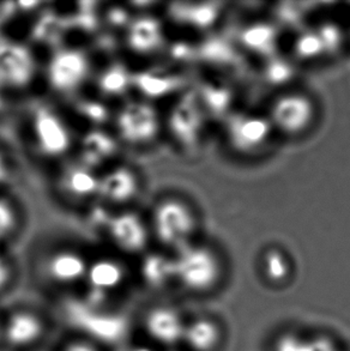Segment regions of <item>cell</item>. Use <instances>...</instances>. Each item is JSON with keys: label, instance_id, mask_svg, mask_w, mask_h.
Wrapping results in <instances>:
<instances>
[{"label": "cell", "instance_id": "cb8c5ba5", "mask_svg": "<svg viewBox=\"0 0 350 351\" xmlns=\"http://www.w3.org/2000/svg\"><path fill=\"white\" fill-rule=\"evenodd\" d=\"M222 339L218 324L210 318L194 319L186 324L184 341L192 351H215Z\"/></svg>", "mask_w": 350, "mask_h": 351}, {"label": "cell", "instance_id": "7a4b0ae2", "mask_svg": "<svg viewBox=\"0 0 350 351\" xmlns=\"http://www.w3.org/2000/svg\"><path fill=\"white\" fill-rule=\"evenodd\" d=\"M174 264L175 280L192 293L211 291L222 278V259L207 243L196 241L175 253Z\"/></svg>", "mask_w": 350, "mask_h": 351}, {"label": "cell", "instance_id": "484cf974", "mask_svg": "<svg viewBox=\"0 0 350 351\" xmlns=\"http://www.w3.org/2000/svg\"><path fill=\"white\" fill-rule=\"evenodd\" d=\"M142 276L152 288H162L175 280L174 256L162 253L148 254L142 263Z\"/></svg>", "mask_w": 350, "mask_h": 351}, {"label": "cell", "instance_id": "3957f363", "mask_svg": "<svg viewBox=\"0 0 350 351\" xmlns=\"http://www.w3.org/2000/svg\"><path fill=\"white\" fill-rule=\"evenodd\" d=\"M208 117L194 88L179 94L167 117V130L172 141L186 154L198 152L209 128Z\"/></svg>", "mask_w": 350, "mask_h": 351}, {"label": "cell", "instance_id": "4fadbf2b", "mask_svg": "<svg viewBox=\"0 0 350 351\" xmlns=\"http://www.w3.org/2000/svg\"><path fill=\"white\" fill-rule=\"evenodd\" d=\"M141 176L133 168L115 167L100 176L99 198L106 206H124L141 193Z\"/></svg>", "mask_w": 350, "mask_h": 351}, {"label": "cell", "instance_id": "7c38bea8", "mask_svg": "<svg viewBox=\"0 0 350 351\" xmlns=\"http://www.w3.org/2000/svg\"><path fill=\"white\" fill-rule=\"evenodd\" d=\"M104 229L110 241L120 251L130 254H138L145 251L152 234L144 219L133 211H125L110 216Z\"/></svg>", "mask_w": 350, "mask_h": 351}, {"label": "cell", "instance_id": "8d00e7d4", "mask_svg": "<svg viewBox=\"0 0 350 351\" xmlns=\"http://www.w3.org/2000/svg\"><path fill=\"white\" fill-rule=\"evenodd\" d=\"M64 351H99L93 344L86 342H75L69 344Z\"/></svg>", "mask_w": 350, "mask_h": 351}, {"label": "cell", "instance_id": "d6986e66", "mask_svg": "<svg viewBox=\"0 0 350 351\" xmlns=\"http://www.w3.org/2000/svg\"><path fill=\"white\" fill-rule=\"evenodd\" d=\"M118 149V142L112 134L94 128L81 141L78 162L96 171L117 156Z\"/></svg>", "mask_w": 350, "mask_h": 351}, {"label": "cell", "instance_id": "ac0fdd59", "mask_svg": "<svg viewBox=\"0 0 350 351\" xmlns=\"http://www.w3.org/2000/svg\"><path fill=\"white\" fill-rule=\"evenodd\" d=\"M194 89L210 123L220 120L223 123L237 110H234L235 94L228 83L207 81Z\"/></svg>", "mask_w": 350, "mask_h": 351}, {"label": "cell", "instance_id": "e0dca14e", "mask_svg": "<svg viewBox=\"0 0 350 351\" xmlns=\"http://www.w3.org/2000/svg\"><path fill=\"white\" fill-rule=\"evenodd\" d=\"M186 78L183 75L168 71H142L132 77V88L147 99L155 100L173 94H181L186 88Z\"/></svg>", "mask_w": 350, "mask_h": 351}, {"label": "cell", "instance_id": "8fae6325", "mask_svg": "<svg viewBox=\"0 0 350 351\" xmlns=\"http://www.w3.org/2000/svg\"><path fill=\"white\" fill-rule=\"evenodd\" d=\"M69 315L77 328L104 342H117L128 330L126 320L121 315L97 312L90 304H72L69 306Z\"/></svg>", "mask_w": 350, "mask_h": 351}, {"label": "cell", "instance_id": "1f68e13d", "mask_svg": "<svg viewBox=\"0 0 350 351\" xmlns=\"http://www.w3.org/2000/svg\"><path fill=\"white\" fill-rule=\"evenodd\" d=\"M65 29L64 21L57 14L46 12L33 30V38L40 43H54L62 30Z\"/></svg>", "mask_w": 350, "mask_h": 351}, {"label": "cell", "instance_id": "2e32d148", "mask_svg": "<svg viewBox=\"0 0 350 351\" xmlns=\"http://www.w3.org/2000/svg\"><path fill=\"white\" fill-rule=\"evenodd\" d=\"M89 264L84 256L72 248H60L48 256L45 271L58 285H73L86 277Z\"/></svg>", "mask_w": 350, "mask_h": 351}, {"label": "cell", "instance_id": "60d3db41", "mask_svg": "<svg viewBox=\"0 0 350 351\" xmlns=\"http://www.w3.org/2000/svg\"><path fill=\"white\" fill-rule=\"evenodd\" d=\"M0 333H1V328H0Z\"/></svg>", "mask_w": 350, "mask_h": 351}, {"label": "cell", "instance_id": "9c48e42d", "mask_svg": "<svg viewBox=\"0 0 350 351\" xmlns=\"http://www.w3.org/2000/svg\"><path fill=\"white\" fill-rule=\"evenodd\" d=\"M36 62L21 43L0 38V90H22L33 83Z\"/></svg>", "mask_w": 350, "mask_h": 351}, {"label": "cell", "instance_id": "f1b7e54d", "mask_svg": "<svg viewBox=\"0 0 350 351\" xmlns=\"http://www.w3.org/2000/svg\"><path fill=\"white\" fill-rule=\"evenodd\" d=\"M294 67L290 62L282 59V58L274 56V57L265 59L264 71L263 76L270 84L279 86V84H287L294 77Z\"/></svg>", "mask_w": 350, "mask_h": 351}, {"label": "cell", "instance_id": "d4e9b609", "mask_svg": "<svg viewBox=\"0 0 350 351\" xmlns=\"http://www.w3.org/2000/svg\"><path fill=\"white\" fill-rule=\"evenodd\" d=\"M132 77L126 65L114 62L100 73L96 80V88L104 97H121L132 88Z\"/></svg>", "mask_w": 350, "mask_h": 351}, {"label": "cell", "instance_id": "f35d334b", "mask_svg": "<svg viewBox=\"0 0 350 351\" xmlns=\"http://www.w3.org/2000/svg\"><path fill=\"white\" fill-rule=\"evenodd\" d=\"M126 351H150L149 349H145V348H136V349H130V350Z\"/></svg>", "mask_w": 350, "mask_h": 351}, {"label": "cell", "instance_id": "5b68a950", "mask_svg": "<svg viewBox=\"0 0 350 351\" xmlns=\"http://www.w3.org/2000/svg\"><path fill=\"white\" fill-rule=\"evenodd\" d=\"M29 139L34 152L45 160H59L73 147V136L65 120L48 106H38L29 120Z\"/></svg>", "mask_w": 350, "mask_h": 351}, {"label": "cell", "instance_id": "836d02e7", "mask_svg": "<svg viewBox=\"0 0 350 351\" xmlns=\"http://www.w3.org/2000/svg\"><path fill=\"white\" fill-rule=\"evenodd\" d=\"M106 22L112 28L128 29L130 23L132 22L130 10L121 8V6H112L106 12Z\"/></svg>", "mask_w": 350, "mask_h": 351}, {"label": "cell", "instance_id": "5bb4252c", "mask_svg": "<svg viewBox=\"0 0 350 351\" xmlns=\"http://www.w3.org/2000/svg\"><path fill=\"white\" fill-rule=\"evenodd\" d=\"M126 43L139 56H150L161 51L166 43L161 21L150 14L132 19L126 29Z\"/></svg>", "mask_w": 350, "mask_h": 351}, {"label": "cell", "instance_id": "44dd1931", "mask_svg": "<svg viewBox=\"0 0 350 351\" xmlns=\"http://www.w3.org/2000/svg\"><path fill=\"white\" fill-rule=\"evenodd\" d=\"M175 22L187 25L196 30H208L218 22L222 14V4L203 3V4H173L170 10Z\"/></svg>", "mask_w": 350, "mask_h": 351}, {"label": "cell", "instance_id": "52a82bcc", "mask_svg": "<svg viewBox=\"0 0 350 351\" xmlns=\"http://www.w3.org/2000/svg\"><path fill=\"white\" fill-rule=\"evenodd\" d=\"M161 118L148 101H131L119 110L115 128L121 142L130 147H147L161 133Z\"/></svg>", "mask_w": 350, "mask_h": 351}, {"label": "cell", "instance_id": "d6a6232c", "mask_svg": "<svg viewBox=\"0 0 350 351\" xmlns=\"http://www.w3.org/2000/svg\"><path fill=\"white\" fill-rule=\"evenodd\" d=\"M76 112L88 123L95 126H101L110 119L108 107L100 101L81 100L77 102Z\"/></svg>", "mask_w": 350, "mask_h": 351}, {"label": "cell", "instance_id": "ba28073f", "mask_svg": "<svg viewBox=\"0 0 350 351\" xmlns=\"http://www.w3.org/2000/svg\"><path fill=\"white\" fill-rule=\"evenodd\" d=\"M89 73V57L77 48L58 49L48 62V84L62 95H71L78 90L86 83Z\"/></svg>", "mask_w": 350, "mask_h": 351}, {"label": "cell", "instance_id": "74e56055", "mask_svg": "<svg viewBox=\"0 0 350 351\" xmlns=\"http://www.w3.org/2000/svg\"><path fill=\"white\" fill-rule=\"evenodd\" d=\"M43 3L40 1H19L16 3L17 10L19 11H23V12H29V11H35L38 9V6H41Z\"/></svg>", "mask_w": 350, "mask_h": 351}, {"label": "cell", "instance_id": "83f0119b", "mask_svg": "<svg viewBox=\"0 0 350 351\" xmlns=\"http://www.w3.org/2000/svg\"><path fill=\"white\" fill-rule=\"evenodd\" d=\"M263 271L266 278L272 282H282L290 274L288 256L279 248H269L263 256Z\"/></svg>", "mask_w": 350, "mask_h": 351}, {"label": "cell", "instance_id": "ffe728a7", "mask_svg": "<svg viewBox=\"0 0 350 351\" xmlns=\"http://www.w3.org/2000/svg\"><path fill=\"white\" fill-rule=\"evenodd\" d=\"M43 320L36 314L17 312L5 325V339L12 347H28L43 337Z\"/></svg>", "mask_w": 350, "mask_h": 351}, {"label": "cell", "instance_id": "e575fe53", "mask_svg": "<svg viewBox=\"0 0 350 351\" xmlns=\"http://www.w3.org/2000/svg\"><path fill=\"white\" fill-rule=\"evenodd\" d=\"M11 275H12L11 264H10L9 259L4 256L1 246H0V290L9 283Z\"/></svg>", "mask_w": 350, "mask_h": 351}, {"label": "cell", "instance_id": "6da1fadb", "mask_svg": "<svg viewBox=\"0 0 350 351\" xmlns=\"http://www.w3.org/2000/svg\"><path fill=\"white\" fill-rule=\"evenodd\" d=\"M149 228L159 243L175 254L196 242L198 215L189 202L167 195L154 205Z\"/></svg>", "mask_w": 350, "mask_h": 351}, {"label": "cell", "instance_id": "9a60e30c", "mask_svg": "<svg viewBox=\"0 0 350 351\" xmlns=\"http://www.w3.org/2000/svg\"><path fill=\"white\" fill-rule=\"evenodd\" d=\"M149 336L163 346H175L184 341L186 323L176 309L159 306L150 309L145 317Z\"/></svg>", "mask_w": 350, "mask_h": 351}, {"label": "cell", "instance_id": "8992f818", "mask_svg": "<svg viewBox=\"0 0 350 351\" xmlns=\"http://www.w3.org/2000/svg\"><path fill=\"white\" fill-rule=\"evenodd\" d=\"M223 132L228 147L245 157L263 154L276 134L265 113L244 110H235L223 123Z\"/></svg>", "mask_w": 350, "mask_h": 351}, {"label": "cell", "instance_id": "277c9868", "mask_svg": "<svg viewBox=\"0 0 350 351\" xmlns=\"http://www.w3.org/2000/svg\"><path fill=\"white\" fill-rule=\"evenodd\" d=\"M265 114L275 133L285 137H300L314 126L318 106L307 93L289 89L275 96Z\"/></svg>", "mask_w": 350, "mask_h": 351}, {"label": "cell", "instance_id": "f546056e", "mask_svg": "<svg viewBox=\"0 0 350 351\" xmlns=\"http://www.w3.org/2000/svg\"><path fill=\"white\" fill-rule=\"evenodd\" d=\"M316 32L322 43L325 56H336L341 52L346 38L343 30L336 23L325 22L319 24Z\"/></svg>", "mask_w": 350, "mask_h": 351}, {"label": "cell", "instance_id": "4dcf8cb0", "mask_svg": "<svg viewBox=\"0 0 350 351\" xmlns=\"http://www.w3.org/2000/svg\"><path fill=\"white\" fill-rule=\"evenodd\" d=\"M19 224V211L14 202L6 197H0V246L17 232Z\"/></svg>", "mask_w": 350, "mask_h": 351}, {"label": "cell", "instance_id": "d590c367", "mask_svg": "<svg viewBox=\"0 0 350 351\" xmlns=\"http://www.w3.org/2000/svg\"><path fill=\"white\" fill-rule=\"evenodd\" d=\"M10 166L8 160L5 157L4 154L0 152V184H4L9 180L10 178Z\"/></svg>", "mask_w": 350, "mask_h": 351}, {"label": "cell", "instance_id": "4316f807", "mask_svg": "<svg viewBox=\"0 0 350 351\" xmlns=\"http://www.w3.org/2000/svg\"><path fill=\"white\" fill-rule=\"evenodd\" d=\"M294 51L295 59L305 62H313L318 58L325 57L324 48L316 29H305L299 34L298 38L294 40Z\"/></svg>", "mask_w": 350, "mask_h": 351}, {"label": "cell", "instance_id": "603a6c76", "mask_svg": "<svg viewBox=\"0 0 350 351\" xmlns=\"http://www.w3.org/2000/svg\"><path fill=\"white\" fill-rule=\"evenodd\" d=\"M239 40L242 48L268 59L275 56V48L279 45V30L272 24H251L242 29Z\"/></svg>", "mask_w": 350, "mask_h": 351}, {"label": "cell", "instance_id": "ab89813d", "mask_svg": "<svg viewBox=\"0 0 350 351\" xmlns=\"http://www.w3.org/2000/svg\"><path fill=\"white\" fill-rule=\"evenodd\" d=\"M3 107H4V102H3V99H1V95H0V110H3Z\"/></svg>", "mask_w": 350, "mask_h": 351}, {"label": "cell", "instance_id": "7402d4cb", "mask_svg": "<svg viewBox=\"0 0 350 351\" xmlns=\"http://www.w3.org/2000/svg\"><path fill=\"white\" fill-rule=\"evenodd\" d=\"M125 278V270L113 259H99L89 264L86 280L90 285V298H102L118 288Z\"/></svg>", "mask_w": 350, "mask_h": 351}, {"label": "cell", "instance_id": "30bf717a", "mask_svg": "<svg viewBox=\"0 0 350 351\" xmlns=\"http://www.w3.org/2000/svg\"><path fill=\"white\" fill-rule=\"evenodd\" d=\"M100 176L96 171L80 162L62 167L54 187L64 202L72 205H83L99 198Z\"/></svg>", "mask_w": 350, "mask_h": 351}]
</instances>
